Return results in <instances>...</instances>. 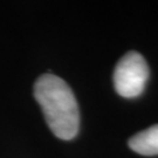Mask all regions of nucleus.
Listing matches in <instances>:
<instances>
[{
    "mask_svg": "<svg viewBox=\"0 0 158 158\" xmlns=\"http://www.w3.org/2000/svg\"><path fill=\"white\" fill-rule=\"evenodd\" d=\"M34 97L40 104L53 134L72 139L80 129L79 106L66 81L53 74H44L34 85Z\"/></svg>",
    "mask_w": 158,
    "mask_h": 158,
    "instance_id": "1",
    "label": "nucleus"
},
{
    "mask_svg": "<svg viewBox=\"0 0 158 158\" xmlns=\"http://www.w3.org/2000/svg\"><path fill=\"white\" fill-rule=\"evenodd\" d=\"M128 144L132 151L143 156L158 155V124L134 135Z\"/></svg>",
    "mask_w": 158,
    "mask_h": 158,
    "instance_id": "3",
    "label": "nucleus"
},
{
    "mask_svg": "<svg viewBox=\"0 0 158 158\" xmlns=\"http://www.w3.org/2000/svg\"><path fill=\"white\" fill-rule=\"evenodd\" d=\"M149 79V66L138 52L130 51L119 59L114 72V85L121 96L134 98L143 93Z\"/></svg>",
    "mask_w": 158,
    "mask_h": 158,
    "instance_id": "2",
    "label": "nucleus"
}]
</instances>
